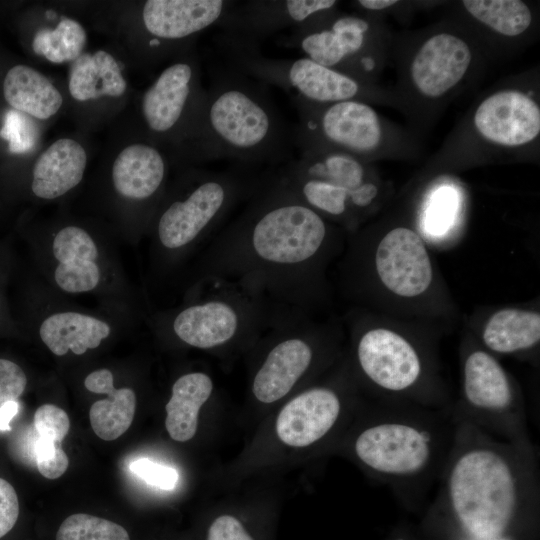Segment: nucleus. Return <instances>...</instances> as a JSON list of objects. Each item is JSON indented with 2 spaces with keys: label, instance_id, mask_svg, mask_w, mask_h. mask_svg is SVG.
<instances>
[{
  "label": "nucleus",
  "instance_id": "f257e3e1",
  "mask_svg": "<svg viewBox=\"0 0 540 540\" xmlns=\"http://www.w3.org/2000/svg\"><path fill=\"white\" fill-rule=\"evenodd\" d=\"M333 239L328 220L270 172L242 212L211 239L196 281L227 282L276 311L308 315L321 294Z\"/></svg>",
  "mask_w": 540,
  "mask_h": 540
},
{
  "label": "nucleus",
  "instance_id": "f03ea898",
  "mask_svg": "<svg viewBox=\"0 0 540 540\" xmlns=\"http://www.w3.org/2000/svg\"><path fill=\"white\" fill-rule=\"evenodd\" d=\"M453 414L455 433L437 485L438 504L470 540H506L520 512L538 503L537 449L531 440L497 439Z\"/></svg>",
  "mask_w": 540,
  "mask_h": 540
},
{
  "label": "nucleus",
  "instance_id": "7ed1b4c3",
  "mask_svg": "<svg viewBox=\"0 0 540 540\" xmlns=\"http://www.w3.org/2000/svg\"><path fill=\"white\" fill-rule=\"evenodd\" d=\"M455 426L453 407L384 403L354 439L353 451L396 496H429L439 483Z\"/></svg>",
  "mask_w": 540,
  "mask_h": 540
},
{
  "label": "nucleus",
  "instance_id": "20e7f679",
  "mask_svg": "<svg viewBox=\"0 0 540 540\" xmlns=\"http://www.w3.org/2000/svg\"><path fill=\"white\" fill-rule=\"evenodd\" d=\"M290 128L263 83L232 65L212 72L206 91L201 149L203 160L230 159L251 168L287 158Z\"/></svg>",
  "mask_w": 540,
  "mask_h": 540
},
{
  "label": "nucleus",
  "instance_id": "39448f33",
  "mask_svg": "<svg viewBox=\"0 0 540 540\" xmlns=\"http://www.w3.org/2000/svg\"><path fill=\"white\" fill-rule=\"evenodd\" d=\"M269 173L257 174L240 165L197 172L185 194L171 200L159 215L156 236L161 248L180 253L210 235L213 238L230 213L262 187Z\"/></svg>",
  "mask_w": 540,
  "mask_h": 540
},
{
  "label": "nucleus",
  "instance_id": "423d86ee",
  "mask_svg": "<svg viewBox=\"0 0 540 540\" xmlns=\"http://www.w3.org/2000/svg\"><path fill=\"white\" fill-rule=\"evenodd\" d=\"M275 178L326 220L352 227L375 201L378 187L350 154L303 148L299 158L274 172Z\"/></svg>",
  "mask_w": 540,
  "mask_h": 540
},
{
  "label": "nucleus",
  "instance_id": "0eeeda50",
  "mask_svg": "<svg viewBox=\"0 0 540 540\" xmlns=\"http://www.w3.org/2000/svg\"><path fill=\"white\" fill-rule=\"evenodd\" d=\"M197 285L204 296L180 309L170 323L174 336L196 349L214 351L247 343L290 314L227 282L202 280Z\"/></svg>",
  "mask_w": 540,
  "mask_h": 540
},
{
  "label": "nucleus",
  "instance_id": "6e6552de",
  "mask_svg": "<svg viewBox=\"0 0 540 540\" xmlns=\"http://www.w3.org/2000/svg\"><path fill=\"white\" fill-rule=\"evenodd\" d=\"M453 412L497 439L530 441L523 401L504 367L486 350L466 355L461 405Z\"/></svg>",
  "mask_w": 540,
  "mask_h": 540
},
{
  "label": "nucleus",
  "instance_id": "1a4fd4ad",
  "mask_svg": "<svg viewBox=\"0 0 540 540\" xmlns=\"http://www.w3.org/2000/svg\"><path fill=\"white\" fill-rule=\"evenodd\" d=\"M308 317L285 315L263 333L268 347L251 382L259 402L271 404L284 398L312 370L322 335Z\"/></svg>",
  "mask_w": 540,
  "mask_h": 540
},
{
  "label": "nucleus",
  "instance_id": "9d476101",
  "mask_svg": "<svg viewBox=\"0 0 540 540\" xmlns=\"http://www.w3.org/2000/svg\"><path fill=\"white\" fill-rule=\"evenodd\" d=\"M292 103L298 112V123L293 126V143L300 149L334 150L354 156L371 153L381 142L378 115L363 102Z\"/></svg>",
  "mask_w": 540,
  "mask_h": 540
},
{
  "label": "nucleus",
  "instance_id": "9b49d317",
  "mask_svg": "<svg viewBox=\"0 0 540 540\" xmlns=\"http://www.w3.org/2000/svg\"><path fill=\"white\" fill-rule=\"evenodd\" d=\"M355 356L363 376L393 396L395 403L430 408L420 389L426 376L424 360L402 334L385 327L367 328L356 338Z\"/></svg>",
  "mask_w": 540,
  "mask_h": 540
},
{
  "label": "nucleus",
  "instance_id": "f8f14e48",
  "mask_svg": "<svg viewBox=\"0 0 540 540\" xmlns=\"http://www.w3.org/2000/svg\"><path fill=\"white\" fill-rule=\"evenodd\" d=\"M199 76L197 64L190 59L177 61L161 72L142 98V114L150 131L172 134L187 121L201 143L206 91L201 88Z\"/></svg>",
  "mask_w": 540,
  "mask_h": 540
},
{
  "label": "nucleus",
  "instance_id": "ddd939ff",
  "mask_svg": "<svg viewBox=\"0 0 540 540\" xmlns=\"http://www.w3.org/2000/svg\"><path fill=\"white\" fill-rule=\"evenodd\" d=\"M323 12L291 29L277 43L299 49L305 57L340 72L341 67L351 66L363 50L370 26L365 19L348 15L328 22L323 18Z\"/></svg>",
  "mask_w": 540,
  "mask_h": 540
},
{
  "label": "nucleus",
  "instance_id": "4468645a",
  "mask_svg": "<svg viewBox=\"0 0 540 540\" xmlns=\"http://www.w3.org/2000/svg\"><path fill=\"white\" fill-rule=\"evenodd\" d=\"M380 282L393 294L412 298L430 287L431 259L422 238L412 229L396 227L378 242L374 254Z\"/></svg>",
  "mask_w": 540,
  "mask_h": 540
},
{
  "label": "nucleus",
  "instance_id": "2eb2a0df",
  "mask_svg": "<svg viewBox=\"0 0 540 540\" xmlns=\"http://www.w3.org/2000/svg\"><path fill=\"white\" fill-rule=\"evenodd\" d=\"M336 4L334 0L234 1L216 27L221 33L258 43L281 30L293 29Z\"/></svg>",
  "mask_w": 540,
  "mask_h": 540
},
{
  "label": "nucleus",
  "instance_id": "dca6fc26",
  "mask_svg": "<svg viewBox=\"0 0 540 540\" xmlns=\"http://www.w3.org/2000/svg\"><path fill=\"white\" fill-rule=\"evenodd\" d=\"M234 1L229 0H149L141 19L149 35L148 47L161 49L166 42L197 36L216 27Z\"/></svg>",
  "mask_w": 540,
  "mask_h": 540
},
{
  "label": "nucleus",
  "instance_id": "f3484780",
  "mask_svg": "<svg viewBox=\"0 0 540 540\" xmlns=\"http://www.w3.org/2000/svg\"><path fill=\"white\" fill-rule=\"evenodd\" d=\"M343 410L338 391L314 386L297 394L279 412L276 433L292 447H307L323 439L336 425Z\"/></svg>",
  "mask_w": 540,
  "mask_h": 540
},
{
  "label": "nucleus",
  "instance_id": "a211bd4d",
  "mask_svg": "<svg viewBox=\"0 0 540 540\" xmlns=\"http://www.w3.org/2000/svg\"><path fill=\"white\" fill-rule=\"evenodd\" d=\"M474 124L490 142L520 146L538 136L540 109L532 98L520 91H499L478 106Z\"/></svg>",
  "mask_w": 540,
  "mask_h": 540
},
{
  "label": "nucleus",
  "instance_id": "6ab92c4d",
  "mask_svg": "<svg viewBox=\"0 0 540 540\" xmlns=\"http://www.w3.org/2000/svg\"><path fill=\"white\" fill-rule=\"evenodd\" d=\"M469 46L459 37L441 33L427 39L411 64L415 87L427 97H439L464 77L471 63Z\"/></svg>",
  "mask_w": 540,
  "mask_h": 540
},
{
  "label": "nucleus",
  "instance_id": "aec40b11",
  "mask_svg": "<svg viewBox=\"0 0 540 540\" xmlns=\"http://www.w3.org/2000/svg\"><path fill=\"white\" fill-rule=\"evenodd\" d=\"M52 251L58 261L54 279L63 291L82 293L97 287L100 280L96 264L98 248L84 229L76 226L61 229L54 237Z\"/></svg>",
  "mask_w": 540,
  "mask_h": 540
},
{
  "label": "nucleus",
  "instance_id": "412c9836",
  "mask_svg": "<svg viewBox=\"0 0 540 540\" xmlns=\"http://www.w3.org/2000/svg\"><path fill=\"white\" fill-rule=\"evenodd\" d=\"M166 176V162L154 146L136 143L124 148L112 167L115 190L123 197L145 201L162 188Z\"/></svg>",
  "mask_w": 540,
  "mask_h": 540
},
{
  "label": "nucleus",
  "instance_id": "4be33fe9",
  "mask_svg": "<svg viewBox=\"0 0 540 540\" xmlns=\"http://www.w3.org/2000/svg\"><path fill=\"white\" fill-rule=\"evenodd\" d=\"M87 156L76 140L55 141L35 162L32 191L42 199H55L77 186L83 178Z\"/></svg>",
  "mask_w": 540,
  "mask_h": 540
},
{
  "label": "nucleus",
  "instance_id": "5701e85b",
  "mask_svg": "<svg viewBox=\"0 0 540 540\" xmlns=\"http://www.w3.org/2000/svg\"><path fill=\"white\" fill-rule=\"evenodd\" d=\"M84 386L92 393L106 394V399L94 402L89 419L94 433L102 440L112 441L131 426L136 410V394L131 388H115L113 374L108 369L91 372Z\"/></svg>",
  "mask_w": 540,
  "mask_h": 540
},
{
  "label": "nucleus",
  "instance_id": "b1692460",
  "mask_svg": "<svg viewBox=\"0 0 540 540\" xmlns=\"http://www.w3.org/2000/svg\"><path fill=\"white\" fill-rule=\"evenodd\" d=\"M108 323L78 312H59L47 317L39 335L48 349L57 356L68 351L82 355L97 348L110 335Z\"/></svg>",
  "mask_w": 540,
  "mask_h": 540
},
{
  "label": "nucleus",
  "instance_id": "393cba45",
  "mask_svg": "<svg viewBox=\"0 0 540 540\" xmlns=\"http://www.w3.org/2000/svg\"><path fill=\"white\" fill-rule=\"evenodd\" d=\"M213 390L212 378L200 371L186 373L173 383L165 406V427L173 440L186 442L195 436L199 411Z\"/></svg>",
  "mask_w": 540,
  "mask_h": 540
},
{
  "label": "nucleus",
  "instance_id": "a878e982",
  "mask_svg": "<svg viewBox=\"0 0 540 540\" xmlns=\"http://www.w3.org/2000/svg\"><path fill=\"white\" fill-rule=\"evenodd\" d=\"M3 95L14 110L40 120L55 115L63 102L48 78L26 65L9 69L3 81Z\"/></svg>",
  "mask_w": 540,
  "mask_h": 540
},
{
  "label": "nucleus",
  "instance_id": "bb28decb",
  "mask_svg": "<svg viewBox=\"0 0 540 540\" xmlns=\"http://www.w3.org/2000/svg\"><path fill=\"white\" fill-rule=\"evenodd\" d=\"M126 87L117 61L108 52L99 50L94 54H81L73 61L68 88L75 100L119 97L124 94Z\"/></svg>",
  "mask_w": 540,
  "mask_h": 540
},
{
  "label": "nucleus",
  "instance_id": "cd10ccee",
  "mask_svg": "<svg viewBox=\"0 0 540 540\" xmlns=\"http://www.w3.org/2000/svg\"><path fill=\"white\" fill-rule=\"evenodd\" d=\"M482 340L488 349L503 355L532 349L540 340V314L518 308L498 310L486 322Z\"/></svg>",
  "mask_w": 540,
  "mask_h": 540
},
{
  "label": "nucleus",
  "instance_id": "c85d7f7f",
  "mask_svg": "<svg viewBox=\"0 0 540 540\" xmlns=\"http://www.w3.org/2000/svg\"><path fill=\"white\" fill-rule=\"evenodd\" d=\"M466 10L477 20L505 36H517L531 24L529 7L519 0H465Z\"/></svg>",
  "mask_w": 540,
  "mask_h": 540
},
{
  "label": "nucleus",
  "instance_id": "c756f323",
  "mask_svg": "<svg viewBox=\"0 0 540 540\" xmlns=\"http://www.w3.org/2000/svg\"><path fill=\"white\" fill-rule=\"evenodd\" d=\"M86 42L84 28L77 21L63 18L53 29L39 30L32 41L34 52L52 63L76 60Z\"/></svg>",
  "mask_w": 540,
  "mask_h": 540
},
{
  "label": "nucleus",
  "instance_id": "7c9ffc66",
  "mask_svg": "<svg viewBox=\"0 0 540 540\" xmlns=\"http://www.w3.org/2000/svg\"><path fill=\"white\" fill-rule=\"evenodd\" d=\"M53 540H133L121 523L89 513L68 515L58 525Z\"/></svg>",
  "mask_w": 540,
  "mask_h": 540
},
{
  "label": "nucleus",
  "instance_id": "2f4dec72",
  "mask_svg": "<svg viewBox=\"0 0 540 540\" xmlns=\"http://www.w3.org/2000/svg\"><path fill=\"white\" fill-rule=\"evenodd\" d=\"M33 452L39 473L47 479L61 477L69 466V459L61 443L37 437L35 432Z\"/></svg>",
  "mask_w": 540,
  "mask_h": 540
},
{
  "label": "nucleus",
  "instance_id": "473e14b6",
  "mask_svg": "<svg viewBox=\"0 0 540 540\" xmlns=\"http://www.w3.org/2000/svg\"><path fill=\"white\" fill-rule=\"evenodd\" d=\"M32 427L37 437L61 443L69 432L70 420L62 408L43 404L35 411Z\"/></svg>",
  "mask_w": 540,
  "mask_h": 540
},
{
  "label": "nucleus",
  "instance_id": "72a5a7b5",
  "mask_svg": "<svg viewBox=\"0 0 540 540\" xmlns=\"http://www.w3.org/2000/svg\"><path fill=\"white\" fill-rule=\"evenodd\" d=\"M0 136L9 142L12 152L23 153L35 143V128L24 113L10 110L5 115Z\"/></svg>",
  "mask_w": 540,
  "mask_h": 540
},
{
  "label": "nucleus",
  "instance_id": "f704fd0d",
  "mask_svg": "<svg viewBox=\"0 0 540 540\" xmlns=\"http://www.w3.org/2000/svg\"><path fill=\"white\" fill-rule=\"evenodd\" d=\"M21 508L15 487L0 477V540L13 535L19 525Z\"/></svg>",
  "mask_w": 540,
  "mask_h": 540
},
{
  "label": "nucleus",
  "instance_id": "c9c22d12",
  "mask_svg": "<svg viewBox=\"0 0 540 540\" xmlns=\"http://www.w3.org/2000/svg\"><path fill=\"white\" fill-rule=\"evenodd\" d=\"M204 540H257L246 524L232 514H221L211 520Z\"/></svg>",
  "mask_w": 540,
  "mask_h": 540
},
{
  "label": "nucleus",
  "instance_id": "e433bc0d",
  "mask_svg": "<svg viewBox=\"0 0 540 540\" xmlns=\"http://www.w3.org/2000/svg\"><path fill=\"white\" fill-rule=\"evenodd\" d=\"M27 386V376L15 362L0 358V409L10 401H18Z\"/></svg>",
  "mask_w": 540,
  "mask_h": 540
},
{
  "label": "nucleus",
  "instance_id": "4c0bfd02",
  "mask_svg": "<svg viewBox=\"0 0 540 540\" xmlns=\"http://www.w3.org/2000/svg\"><path fill=\"white\" fill-rule=\"evenodd\" d=\"M130 470L148 484L164 490L173 489L178 481V473L175 469L147 458L132 462Z\"/></svg>",
  "mask_w": 540,
  "mask_h": 540
},
{
  "label": "nucleus",
  "instance_id": "58836bf2",
  "mask_svg": "<svg viewBox=\"0 0 540 540\" xmlns=\"http://www.w3.org/2000/svg\"><path fill=\"white\" fill-rule=\"evenodd\" d=\"M454 197L447 191H441L434 198L426 215V229L434 235H440L449 227L454 210Z\"/></svg>",
  "mask_w": 540,
  "mask_h": 540
},
{
  "label": "nucleus",
  "instance_id": "ea45409f",
  "mask_svg": "<svg viewBox=\"0 0 540 540\" xmlns=\"http://www.w3.org/2000/svg\"><path fill=\"white\" fill-rule=\"evenodd\" d=\"M19 401H10L0 409V432H11L12 421L19 412Z\"/></svg>",
  "mask_w": 540,
  "mask_h": 540
},
{
  "label": "nucleus",
  "instance_id": "a19ab883",
  "mask_svg": "<svg viewBox=\"0 0 540 540\" xmlns=\"http://www.w3.org/2000/svg\"><path fill=\"white\" fill-rule=\"evenodd\" d=\"M359 6L367 9V10H382L385 8H388L395 3H397L396 0H360L357 2Z\"/></svg>",
  "mask_w": 540,
  "mask_h": 540
}]
</instances>
